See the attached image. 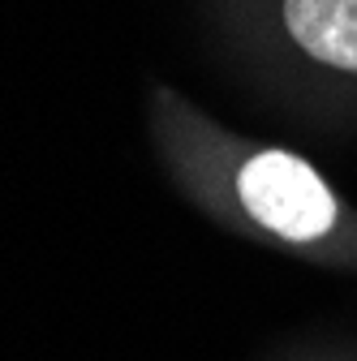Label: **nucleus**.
Returning <instances> with one entry per match:
<instances>
[{
	"mask_svg": "<svg viewBox=\"0 0 357 361\" xmlns=\"http://www.w3.org/2000/svg\"><path fill=\"white\" fill-rule=\"evenodd\" d=\"M267 361H357V340H305L272 353Z\"/></svg>",
	"mask_w": 357,
	"mask_h": 361,
	"instance_id": "3",
	"label": "nucleus"
},
{
	"mask_svg": "<svg viewBox=\"0 0 357 361\" xmlns=\"http://www.w3.org/2000/svg\"><path fill=\"white\" fill-rule=\"evenodd\" d=\"M194 13L258 104L310 133H357V0H194Z\"/></svg>",
	"mask_w": 357,
	"mask_h": 361,
	"instance_id": "2",
	"label": "nucleus"
},
{
	"mask_svg": "<svg viewBox=\"0 0 357 361\" xmlns=\"http://www.w3.org/2000/svg\"><path fill=\"white\" fill-rule=\"evenodd\" d=\"M143 116L168 185L215 228L305 267L357 276V202L315 159L215 121L168 82L147 86Z\"/></svg>",
	"mask_w": 357,
	"mask_h": 361,
	"instance_id": "1",
	"label": "nucleus"
}]
</instances>
